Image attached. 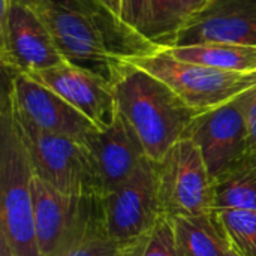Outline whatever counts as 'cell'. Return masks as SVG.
I'll use <instances>...</instances> for the list:
<instances>
[{
    "label": "cell",
    "instance_id": "1",
    "mask_svg": "<svg viewBox=\"0 0 256 256\" xmlns=\"http://www.w3.org/2000/svg\"><path fill=\"white\" fill-rule=\"evenodd\" d=\"M39 15L66 62L111 84L136 58L159 48L96 0H45Z\"/></svg>",
    "mask_w": 256,
    "mask_h": 256
},
{
    "label": "cell",
    "instance_id": "2",
    "mask_svg": "<svg viewBox=\"0 0 256 256\" xmlns=\"http://www.w3.org/2000/svg\"><path fill=\"white\" fill-rule=\"evenodd\" d=\"M112 88L118 112L134 128L153 162L160 160L201 114L170 86L135 64L112 82Z\"/></svg>",
    "mask_w": 256,
    "mask_h": 256
},
{
    "label": "cell",
    "instance_id": "3",
    "mask_svg": "<svg viewBox=\"0 0 256 256\" xmlns=\"http://www.w3.org/2000/svg\"><path fill=\"white\" fill-rule=\"evenodd\" d=\"M33 171L14 104L3 84L0 104V238L14 256H40L33 220Z\"/></svg>",
    "mask_w": 256,
    "mask_h": 256
},
{
    "label": "cell",
    "instance_id": "4",
    "mask_svg": "<svg viewBox=\"0 0 256 256\" xmlns=\"http://www.w3.org/2000/svg\"><path fill=\"white\" fill-rule=\"evenodd\" d=\"M14 111L34 177L68 195L102 198L96 162L86 142L45 132L20 116L15 106Z\"/></svg>",
    "mask_w": 256,
    "mask_h": 256
},
{
    "label": "cell",
    "instance_id": "5",
    "mask_svg": "<svg viewBox=\"0 0 256 256\" xmlns=\"http://www.w3.org/2000/svg\"><path fill=\"white\" fill-rule=\"evenodd\" d=\"M134 64L170 86L196 112L218 108L256 87V72H232L183 62L164 48L136 58Z\"/></svg>",
    "mask_w": 256,
    "mask_h": 256
},
{
    "label": "cell",
    "instance_id": "6",
    "mask_svg": "<svg viewBox=\"0 0 256 256\" xmlns=\"http://www.w3.org/2000/svg\"><path fill=\"white\" fill-rule=\"evenodd\" d=\"M33 220L40 256H52L105 225L102 198L63 194L33 176Z\"/></svg>",
    "mask_w": 256,
    "mask_h": 256
},
{
    "label": "cell",
    "instance_id": "7",
    "mask_svg": "<svg viewBox=\"0 0 256 256\" xmlns=\"http://www.w3.org/2000/svg\"><path fill=\"white\" fill-rule=\"evenodd\" d=\"M158 190L166 216H198L213 213L212 180L198 146L182 138L154 162Z\"/></svg>",
    "mask_w": 256,
    "mask_h": 256
},
{
    "label": "cell",
    "instance_id": "8",
    "mask_svg": "<svg viewBox=\"0 0 256 256\" xmlns=\"http://www.w3.org/2000/svg\"><path fill=\"white\" fill-rule=\"evenodd\" d=\"M0 58L4 70L30 76L64 62L40 15L10 0H2Z\"/></svg>",
    "mask_w": 256,
    "mask_h": 256
},
{
    "label": "cell",
    "instance_id": "9",
    "mask_svg": "<svg viewBox=\"0 0 256 256\" xmlns=\"http://www.w3.org/2000/svg\"><path fill=\"white\" fill-rule=\"evenodd\" d=\"M104 222L110 238L129 243L150 231L164 216L154 162L146 158L135 172L102 198Z\"/></svg>",
    "mask_w": 256,
    "mask_h": 256
},
{
    "label": "cell",
    "instance_id": "10",
    "mask_svg": "<svg viewBox=\"0 0 256 256\" xmlns=\"http://www.w3.org/2000/svg\"><path fill=\"white\" fill-rule=\"evenodd\" d=\"M248 93L198 114L183 136L198 146L212 182L249 152L244 117Z\"/></svg>",
    "mask_w": 256,
    "mask_h": 256
},
{
    "label": "cell",
    "instance_id": "11",
    "mask_svg": "<svg viewBox=\"0 0 256 256\" xmlns=\"http://www.w3.org/2000/svg\"><path fill=\"white\" fill-rule=\"evenodd\" d=\"M3 72L15 110L36 128L86 144L99 130L92 120L39 81L26 74Z\"/></svg>",
    "mask_w": 256,
    "mask_h": 256
},
{
    "label": "cell",
    "instance_id": "12",
    "mask_svg": "<svg viewBox=\"0 0 256 256\" xmlns=\"http://www.w3.org/2000/svg\"><path fill=\"white\" fill-rule=\"evenodd\" d=\"M32 78L56 92L92 120L99 130L110 128L117 117L118 110L112 84L88 69L64 60L54 68L32 75Z\"/></svg>",
    "mask_w": 256,
    "mask_h": 256
},
{
    "label": "cell",
    "instance_id": "13",
    "mask_svg": "<svg viewBox=\"0 0 256 256\" xmlns=\"http://www.w3.org/2000/svg\"><path fill=\"white\" fill-rule=\"evenodd\" d=\"M208 42L256 45V0H212L170 46Z\"/></svg>",
    "mask_w": 256,
    "mask_h": 256
},
{
    "label": "cell",
    "instance_id": "14",
    "mask_svg": "<svg viewBox=\"0 0 256 256\" xmlns=\"http://www.w3.org/2000/svg\"><path fill=\"white\" fill-rule=\"evenodd\" d=\"M87 146L96 162L102 198L124 183L147 158L141 140L120 112L112 124L98 130Z\"/></svg>",
    "mask_w": 256,
    "mask_h": 256
},
{
    "label": "cell",
    "instance_id": "15",
    "mask_svg": "<svg viewBox=\"0 0 256 256\" xmlns=\"http://www.w3.org/2000/svg\"><path fill=\"white\" fill-rule=\"evenodd\" d=\"M212 0H120L122 21L150 44L166 48Z\"/></svg>",
    "mask_w": 256,
    "mask_h": 256
},
{
    "label": "cell",
    "instance_id": "16",
    "mask_svg": "<svg viewBox=\"0 0 256 256\" xmlns=\"http://www.w3.org/2000/svg\"><path fill=\"white\" fill-rule=\"evenodd\" d=\"M171 220L180 256H228L231 244L214 212L198 216H176Z\"/></svg>",
    "mask_w": 256,
    "mask_h": 256
},
{
    "label": "cell",
    "instance_id": "17",
    "mask_svg": "<svg viewBox=\"0 0 256 256\" xmlns=\"http://www.w3.org/2000/svg\"><path fill=\"white\" fill-rule=\"evenodd\" d=\"M213 212L256 210V154L248 152L240 160L212 182Z\"/></svg>",
    "mask_w": 256,
    "mask_h": 256
},
{
    "label": "cell",
    "instance_id": "18",
    "mask_svg": "<svg viewBox=\"0 0 256 256\" xmlns=\"http://www.w3.org/2000/svg\"><path fill=\"white\" fill-rule=\"evenodd\" d=\"M172 57L232 72H256V45L208 42L164 48Z\"/></svg>",
    "mask_w": 256,
    "mask_h": 256
},
{
    "label": "cell",
    "instance_id": "19",
    "mask_svg": "<svg viewBox=\"0 0 256 256\" xmlns=\"http://www.w3.org/2000/svg\"><path fill=\"white\" fill-rule=\"evenodd\" d=\"M231 248L242 256H256V210L214 212Z\"/></svg>",
    "mask_w": 256,
    "mask_h": 256
},
{
    "label": "cell",
    "instance_id": "20",
    "mask_svg": "<svg viewBox=\"0 0 256 256\" xmlns=\"http://www.w3.org/2000/svg\"><path fill=\"white\" fill-rule=\"evenodd\" d=\"M124 256H180L171 218L164 216L144 236L124 243Z\"/></svg>",
    "mask_w": 256,
    "mask_h": 256
},
{
    "label": "cell",
    "instance_id": "21",
    "mask_svg": "<svg viewBox=\"0 0 256 256\" xmlns=\"http://www.w3.org/2000/svg\"><path fill=\"white\" fill-rule=\"evenodd\" d=\"M52 256H124V244L110 238L102 225Z\"/></svg>",
    "mask_w": 256,
    "mask_h": 256
},
{
    "label": "cell",
    "instance_id": "22",
    "mask_svg": "<svg viewBox=\"0 0 256 256\" xmlns=\"http://www.w3.org/2000/svg\"><path fill=\"white\" fill-rule=\"evenodd\" d=\"M246 128H248V148L256 154V87L249 90L246 100Z\"/></svg>",
    "mask_w": 256,
    "mask_h": 256
},
{
    "label": "cell",
    "instance_id": "23",
    "mask_svg": "<svg viewBox=\"0 0 256 256\" xmlns=\"http://www.w3.org/2000/svg\"><path fill=\"white\" fill-rule=\"evenodd\" d=\"M14 3H18V4H22V6H27L30 9H33L34 12H40L44 4H45V0H10Z\"/></svg>",
    "mask_w": 256,
    "mask_h": 256
},
{
    "label": "cell",
    "instance_id": "24",
    "mask_svg": "<svg viewBox=\"0 0 256 256\" xmlns=\"http://www.w3.org/2000/svg\"><path fill=\"white\" fill-rule=\"evenodd\" d=\"M96 2L104 4L106 9H110L117 16H120V0H96Z\"/></svg>",
    "mask_w": 256,
    "mask_h": 256
},
{
    "label": "cell",
    "instance_id": "25",
    "mask_svg": "<svg viewBox=\"0 0 256 256\" xmlns=\"http://www.w3.org/2000/svg\"><path fill=\"white\" fill-rule=\"evenodd\" d=\"M0 256H14L12 250L9 249L8 243L3 238H0Z\"/></svg>",
    "mask_w": 256,
    "mask_h": 256
},
{
    "label": "cell",
    "instance_id": "26",
    "mask_svg": "<svg viewBox=\"0 0 256 256\" xmlns=\"http://www.w3.org/2000/svg\"><path fill=\"white\" fill-rule=\"evenodd\" d=\"M228 256H242V255H240V254H237V252L231 248V249H230V252H228Z\"/></svg>",
    "mask_w": 256,
    "mask_h": 256
}]
</instances>
